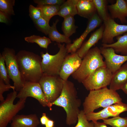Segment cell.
<instances>
[{"label": "cell", "mask_w": 127, "mask_h": 127, "mask_svg": "<svg viewBox=\"0 0 127 127\" xmlns=\"http://www.w3.org/2000/svg\"><path fill=\"white\" fill-rule=\"evenodd\" d=\"M49 119L46 114L43 113H42L41 117L40 118V123L42 125H45Z\"/></svg>", "instance_id": "8d00e7d4"}, {"label": "cell", "mask_w": 127, "mask_h": 127, "mask_svg": "<svg viewBox=\"0 0 127 127\" xmlns=\"http://www.w3.org/2000/svg\"><path fill=\"white\" fill-rule=\"evenodd\" d=\"M28 97L36 99L43 107H48V103L39 82H25L17 96L19 99H27Z\"/></svg>", "instance_id": "30bf717a"}, {"label": "cell", "mask_w": 127, "mask_h": 127, "mask_svg": "<svg viewBox=\"0 0 127 127\" xmlns=\"http://www.w3.org/2000/svg\"><path fill=\"white\" fill-rule=\"evenodd\" d=\"M106 66L99 48L97 47L91 49L82 60L78 69L72 75L79 82H82L98 68Z\"/></svg>", "instance_id": "277c9868"}, {"label": "cell", "mask_w": 127, "mask_h": 127, "mask_svg": "<svg viewBox=\"0 0 127 127\" xmlns=\"http://www.w3.org/2000/svg\"><path fill=\"white\" fill-rule=\"evenodd\" d=\"M76 6L78 14L89 20L97 12L92 0H78Z\"/></svg>", "instance_id": "ffe728a7"}, {"label": "cell", "mask_w": 127, "mask_h": 127, "mask_svg": "<svg viewBox=\"0 0 127 127\" xmlns=\"http://www.w3.org/2000/svg\"><path fill=\"white\" fill-rule=\"evenodd\" d=\"M111 17L118 18L122 23L127 22V5L125 0H117L115 3L107 6Z\"/></svg>", "instance_id": "e0dca14e"}, {"label": "cell", "mask_w": 127, "mask_h": 127, "mask_svg": "<svg viewBox=\"0 0 127 127\" xmlns=\"http://www.w3.org/2000/svg\"><path fill=\"white\" fill-rule=\"evenodd\" d=\"M58 52L56 54L41 53L42 58L41 65L43 74L51 75H59L61 67L66 56L67 55L64 44H58Z\"/></svg>", "instance_id": "8992f818"}, {"label": "cell", "mask_w": 127, "mask_h": 127, "mask_svg": "<svg viewBox=\"0 0 127 127\" xmlns=\"http://www.w3.org/2000/svg\"><path fill=\"white\" fill-rule=\"evenodd\" d=\"M15 90L8 94L4 100L0 104V127H7L8 123L18 112L24 107L26 98L19 99L17 103H13L17 98Z\"/></svg>", "instance_id": "5b68a950"}, {"label": "cell", "mask_w": 127, "mask_h": 127, "mask_svg": "<svg viewBox=\"0 0 127 127\" xmlns=\"http://www.w3.org/2000/svg\"><path fill=\"white\" fill-rule=\"evenodd\" d=\"M24 40L28 43H36L40 47L45 49H47L49 45L52 43L49 38L35 35L25 37Z\"/></svg>", "instance_id": "4316f807"}, {"label": "cell", "mask_w": 127, "mask_h": 127, "mask_svg": "<svg viewBox=\"0 0 127 127\" xmlns=\"http://www.w3.org/2000/svg\"><path fill=\"white\" fill-rule=\"evenodd\" d=\"M35 3L38 5H60L65 0H35Z\"/></svg>", "instance_id": "e575fe53"}, {"label": "cell", "mask_w": 127, "mask_h": 127, "mask_svg": "<svg viewBox=\"0 0 127 127\" xmlns=\"http://www.w3.org/2000/svg\"><path fill=\"white\" fill-rule=\"evenodd\" d=\"M45 126V127H54V122L53 120L49 119Z\"/></svg>", "instance_id": "f35d334b"}, {"label": "cell", "mask_w": 127, "mask_h": 127, "mask_svg": "<svg viewBox=\"0 0 127 127\" xmlns=\"http://www.w3.org/2000/svg\"><path fill=\"white\" fill-rule=\"evenodd\" d=\"M9 20L8 16L2 12L0 11V22L7 23Z\"/></svg>", "instance_id": "d590c367"}, {"label": "cell", "mask_w": 127, "mask_h": 127, "mask_svg": "<svg viewBox=\"0 0 127 127\" xmlns=\"http://www.w3.org/2000/svg\"><path fill=\"white\" fill-rule=\"evenodd\" d=\"M103 56L105 58L106 67L113 74L127 61V55L117 54L111 48H100Z\"/></svg>", "instance_id": "4fadbf2b"}, {"label": "cell", "mask_w": 127, "mask_h": 127, "mask_svg": "<svg viewBox=\"0 0 127 127\" xmlns=\"http://www.w3.org/2000/svg\"><path fill=\"white\" fill-rule=\"evenodd\" d=\"M15 2L14 0H0V11L8 16L14 15L13 6Z\"/></svg>", "instance_id": "f1b7e54d"}, {"label": "cell", "mask_w": 127, "mask_h": 127, "mask_svg": "<svg viewBox=\"0 0 127 127\" xmlns=\"http://www.w3.org/2000/svg\"><path fill=\"white\" fill-rule=\"evenodd\" d=\"M54 127H56L54 126Z\"/></svg>", "instance_id": "b9f144b4"}, {"label": "cell", "mask_w": 127, "mask_h": 127, "mask_svg": "<svg viewBox=\"0 0 127 127\" xmlns=\"http://www.w3.org/2000/svg\"><path fill=\"white\" fill-rule=\"evenodd\" d=\"M60 5H37V7L41 10L42 17L49 21L53 16L57 15Z\"/></svg>", "instance_id": "d4e9b609"}, {"label": "cell", "mask_w": 127, "mask_h": 127, "mask_svg": "<svg viewBox=\"0 0 127 127\" xmlns=\"http://www.w3.org/2000/svg\"><path fill=\"white\" fill-rule=\"evenodd\" d=\"M127 111V104L122 102L112 105L97 112L86 114L87 120L94 122L100 119H107L110 117L119 116L121 113Z\"/></svg>", "instance_id": "8fae6325"}, {"label": "cell", "mask_w": 127, "mask_h": 127, "mask_svg": "<svg viewBox=\"0 0 127 127\" xmlns=\"http://www.w3.org/2000/svg\"><path fill=\"white\" fill-rule=\"evenodd\" d=\"M117 40L115 42L110 44H102V47L111 48L116 53H120L121 55H127V32L122 36H119L116 38Z\"/></svg>", "instance_id": "44dd1931"}, {"label": "cell", "mask_w": 127, "mask_h": 127, "mask_svg": "<svg viewBox=\"0 0 127 127\" xmlns=\"http://www.w3.org/2000/svg\"><path fill=\"white\" fill-rule=\"evenodd\" d=\"M77 90L73 83L68 80L64 81L61 94L55 101L48 103V107L50 110L53 105L63 107L66 115V123L69 125L76 123L80 111L81 100L77 96Z\"/></svg>", "instance_id": "6da1fadb"}, {"label": "cell", "mask_w": 127, "mask_h": 127, "mask_svg": "<svg viewBox=\"0 0 127 127\" xmlns=\"http://www.w3.org/2000/svg\"><path fill=\"white\" fill-rule=\"evenodd\" d=\"M64 81L59 75L43 74L39 83L48 103L53 102L59 96L62 91Z\"/></svg>", "instance_id": "ba28073f"}, {"label": "cell", "mask_w": 127, "mask_h": 127, "mask_svg": "<svg viewBox=\"0 0 127 127\" xmlns=\"http://www.w3.org/2000/svg\"><path fill=\"white\" fill-rule=\"evenodd\" d=\"M98 15L103 22L107 21L110 16L107 8V1L105 0H92Z\"/></svg>", "instance_id": "484cf974"}, {"label": "cell", "mask_w": 127, "mask_h": 127, "mask_svg": "<svg viewBox=\"0 0 127 127\" xmlns=\"http://www.w3.org/2000/svg\"><path fill=\"white\" fill-rule=\"evenodd\" d=\"M127 5V0H125Z\"/></svg>", "instance_id": "60d3db41"}, {"label": "cell", "mask_w": 127, "mask_h": 127, "mask_svg": "<svg viewBox=\"0 0 127 127\" xmlns=\"http://www.w3.org/2000/svg\"><path fill=\"white\" fill-rule=\"evenodd\" d=\"M64 18L62 29L64 35L69 38L75 33L78 27L75 24V20L74 16H68Z\"/></svg>", "instance_id": "cb8c5ba5"}, {"label": "cell", "mask_w": 127, "mask_h": 127, "mask_svg": "<svg viewBox=\"0 0 127 127\" xmlns=\"http://www.w3.org/2000/svg\"><path fill=\"white\" fill-rule=\"evenodd\" d=\"M34 22L41 31L46 35H48L51 27L49 21L42 16Z\"/></svg>", "instance_id": "1f68e13d"}, {"label": "cell", "mask_w": 127, "mask_h": 127, "mask_svg": "<svg viewBox=\"0 0 127 127\" xmlns=\"http://www.w3.org/2000/svg\"><path fill=\"white\" fill-rule=\"evenodd\" d=\"M127 81V62L113 74L109 88L116 91L121 89Z\"/></svg>", "instance_id": "d6986e66"}, {"label": "cell", "mask_w": 127, "mask_h": 127, "mask_svg": "<svg viewBox=\"0 0 127 127\" xmlns=\"http://www.w3.org/2000/svg\"><path fill=\"white\" fill-rule=\"evenodd\" d=\"M76 52L67 55L63 62L59 74L60 77L66 81L80 66L82 61Z\"/></svg>", "instance_id": "9a60e30c"}, {"label": "cell", "mask_w": 127, "mask_h": 127, "mask_svg": "<svg viewBox=\"0 0 127 127\" xmlns=\"http://www.w3.org/2000/svg\"><path fill=\"white\" fill-rule=\"evenodd\" d=\"M106 124L112 127H127V117H122L119 116L103 120Z\"/></svg>", "instance_id": "83f0119b"}, {"label": "cell", "mask_w": 127, "mask_h": 127, "mask_svg": "<svg viewBox=\"0 0 127 127\" xmlns=\"http://www.w3.org/2000/svg\"><path fill=\"white\" fill-rule=\"evenodd\" d=\"M12 89L13 90H15V87L13 86L10 84H6L2 79L0 78V101L1 102L3 101L4 99L3 96L4 92Z\"/></svg>", "instance_id": "836d02e7"}, {"label": "cell", "mask_w": 127, "mask_h": 127, "mask_svg": "<svg viewBox=\"0 0 127 127\" xmlns=\"http://www.w3.org/2000/svg\"><path fill=\"white\" fill-rule=\"evenodd\" d=\"M22 77L25 82H39L42 76L41 57L33 52L21 50L16 54Z\"/></svg>", "instance_id": "7a4b0ae2"}, {"label": "cell", "mask_w": 127, "mask_h": 127, "mask_svg": "<svg viewBox=\"0 0 127 127\" xmlns=\"http://www.w3.org/2000/svg\"><path fill=\"white\" fill-rule=\"evenodd\" d=\"M106 125L103 122L101 123L97 121L94 122V127H107Z\"/></svg>", "instance_id": "74e56055"}, {"label": "cell", "mask_w": 127, "mask_h": 127, "mask_svg": "<svg viewBox=\"0 0 127 127\" xmlns=\"http://www.w3.org/2000/svg\"><path fill=\"white\" fill-rule=\"evenodd\" d=\"M5 61L1 54H0V78L4 81L6 84H9L10 83L9 76L5 65Z\"/></svg>", "instance_id": "4dcf8cb0"}, {"label": "cell", "mask_w": 127, "mask_h": 127, "mask_svg": "<svg viewBox=\"0 0 127 127\" xmlns=\"http://www.w3.org/2000/svg\"><path fill=\"white\" fill-rule=\"evenodd\" d=\"M122 99L116 91L107 87L90 91L83 103V111L85 114L93 112L100 107L105 108L122 102Z\"/></svg>", "instance_id": "3957f363"}, {"label": "cell", "mask_w": 127, "mask_h": 127, "mask_svg": "<svg viewBox=\"0 0 127 127\" xmlns=\"http://www.w3.org/2000/svg\"><path fill=\"white\" fill-rule=\"evenodd\" d=\"M121 89L127 95V81L123 86Z\"/></svg>", "instance_id": "ab89813d"}, {"label": "cell", "mask_w": 127, "mask_h": 127, "mask_svg": "<svg viewBox=\"0 0 127 127\" xmlns=\"http://www.w3.org/2000/svg\"><path fill=\"white\" fill-rule=\"evenodd\" d=\"M104 28L103 24L92 33L88 40L82 44L76 52L80 58L83 59L91 48L102 39Z\"/></svg>", "instance_id": "ac0fdd59"}, {"label": "cell", "mask_w": 127, "mask_h": 127, "mask_svg": "<svg viewBox=\"0 0 127 127\" xmlns=\"http://www.w3.org/2000/svg\"><path fill=\"white\" fill-rule=\"evenodd\" d=\"M59 21L56 20L51 26L48 35L51 41H55L58 43H64L67 44L71 43V40L64 35L59 32L56 28V25Z\"/></svg>", "instance_id": "603a6c76"}, {"label": "cell", "mask_w": 127, "mask_h": 127, "mask_svg": "<svg viewBox=\"0 0 127 127\" xmlns=\"http://www.w3.org/2000/svg\"><path fill=\"white\" fill-rule=\"evenodd\" d=\"M104 23V28L102 39L103 44H112L114 37L127 32V25L117 24L111 16Z\"/></svg>", "instance_id": "7c38bea8"}, {"label": "cell", "mask_w": 127, "mask_h": 127, "mask_svg": "<svg viewBox=\"0 0 127 127\" xmlns=\"http://www.w3.org/2000/svg\"><path fill=\"white\" fill-rule=\"evenodd\" d=\"M89 121L83 110H81L78 115L77 124L74 127H94V122Z\"/></svg>", "instance_id": "f546056e"}, {"label": "cell", "mask_w": 127, "mask_h": 127, "mask_svg": "<svg viewBox=\"0 0 127 127\" xmlns=\"http://www.w3.org/2000/svg\"><path fill=\"white\" fill-rule=\"evenodd\" d=\"M29 13L30 16L34 22L42 16L40 9L31 4L29 7Z\"/></svg>", "instance_id": "d6a6232c"}, {"label": "cell", "mask_w": 127, "mask_h": 127, "mask_svg": "<svg viewBox=\"0 0 127 127\" xmlns=\"http://www.w3.org/2000/svg\"><path fill=\"white\" fill-rule=\"evenodd\" d=\"M78 0H67L61 5L57 15L64 18L68 16H74L78 14L76 4Z\"/></svg>", "instance_id": "7402d4cb"}, {"label": "cell", "mask_w": 127, "mask_h": 127, "mask_svg": "<svg viewBox=\"0 0 127 127\" xmlns=\"http://www.w3.org/2000/svg\"><path fill=\"white\" fill-rule=\"evenodd\" d=\"M5 60L8 75L13 83L15 90L19 91L25 82L21 76L17 63L14 50L5 48L1 54Z\"/></svg>", "instance_id": "52a82bcc"}, {"label": "cell", "mask_w": 127, "mask_h": 127, "mask_svg": "<svg viewBox=\"0 0 127 127\" xmlns=\"http://www.w3.org/2000/svg\"><path fill=\"white\" fill-rule=\"evenodd\" d=\"M113 74L106 66L101 67L95 70L82 83L88 91L100 89L110 85Z\"/></svg>", "instance_id": "9c48e42d"}, {"label": "cell", "mask_w": 127, "mask_h": 127, "mask_svg": "<svg viewBox=\"0 0 127 127\" xmlns=\"http://www.w3.org/2000/svg\"><path fill=\"white\" fill-rule=\"evenodd\" d=\"M40 123L35 114L16 115L12 120L10 127H38Z\"/></svg>", "instance_id": "2e32d148"}, {"label": "cell", "mask_w": 127, "mask_h": 127, "mask_svg": "<svg viewBox=\"0 0 127 127\" xmlns=\"http://www.w3.org/2000/svg\"><path fill=\"white\" fill-rule=\"evenodd\" d=\"M102 21L98 14L96 13L89 20L85 30L80 37L74 41L72 43L67 44L66 47L67 53L76 52L89 34L100 25Z\"/></svg>", "instance_id": "5bb4252c"}]
</instances>
